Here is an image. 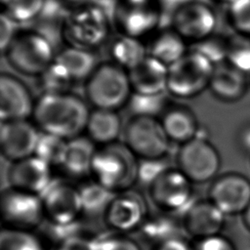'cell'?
<instances>
[{
  "mask_svg": "<svg viewBox=\"0 0 250 250\" xmlns=\"http://www.w3.org/2000/svg\"><path fill=\"white\" fill-rule=\"evenodd\" d=\"M89 114L86 103L74 94L43 93L35 102L32 117L41 132L70 140L86 130Z\"/></svg>",
  "mask_w": 250,
  "mask_h": 250,
  "instance_id": "6da1fadb",
  "label": "cell"
},
{
  "mask_svg": "<svg viewBox=\"0 0 250 250\" xmlns=\"http://www.w3.org/2000/svg\"><path fill=\"white\" fill-rule=\"evenodd\" d=\"M139 158L122 143H112L97 149L91 175L94 181L113 192L130 189L138 182Z\"/></svg>",
  "mask_w": 250,
  "mask_h": 250,
  "instance_id": "7a4b0ae2",
  "label": "cell"
},
{
  "mask_svg": "<svg viewBox=\"0 0 250 250\" xmlns=\"http://www.w3.org/2000/svg\"><path fill=\"white\" fill-rule=\"evenodd\" d=\"M111 23L99 3L74 7L62 20V36L68 46L92 51L107 40Z\"/></svg>",
  "mask_w": 250,
  "mask_h": 250,
  "instance_id": "3957f363",
  "label": "cell"
},
{
  "mask_svg": "<svg viewBox=\"0 0 250 250\" xmlns=\"http://www.w3.org/2000/svg\"><path fill=\"white\" fill-rule=\"evenodd\" d=\"M132 93L128 71L112 62L98 64L86 80L87 100L96 108L116 110L128 104Z\"/></svg>",
  "mask_w": 250,
  "mask_h": 250,
  "instance_id": "277c9868",
  "label": "cell"
},
{
  "mask_svg": "<svg viewBox=\"0 0 250 250\" xmlns=\"http://www.w3.org/2000/svg\"><path fill=\"white\" fill-rule=\"evenodd\" d=\"M4 54L13 68L29 76L41 75L56 58L51 40L33 29L18 31Z\"/></svg>",
  "mask_w": 250,
  "mask_h": 250,
  "instance_id": "5b68a950",
  "label": "cell"
},
{
  "mask_svg": "<svg viewBox=\"0 0 250 250\" xmlns=\"http://www.w3.org/2000/svg\"><path fill=\"white\" fill-rule=\"evenodd\" d=\"M215 67L202 54L188 49L184 57L168 66L167 91L177 98H194L209 88Z\"/></svg>",
  "mask_w": 250,
  "mask_h": 250,
  "instance_id": "8992f818",
  "label": "cell"
},
{
  "mask_svg": "<svg viewBox=\"0 0 250 250\" xmlns=\"http://www.w3.org/2000/svg\"><path fill=\"white\" fill-rule=\"evenodd\" d=\"M124 142L139 159H157L164 158L171 141L156 117L133 116L126 124Z\"/></svg>",
  "mask_w": 250,
  "mask_h": 250,
  "instance_id": "52a82bcc",
  "label": "cell"
},
{
  "mask_svg": "<svg viewBox=\"0 0 250 250\" xmlns=\"http://www.w3.org/2000/svg\"><path fill=\"white\" fill-rule=\"evenodd\" d=\"M177 167L191 183L213 180L219 172L221 157L206 137L196 136L181 145L176 155Z\"/></svg>",
  "mask_w": 250,
  "mask_h": 250,
  "instance_id": "ba28073f",
  "label": "cell"
},
{
  "mask_svg": "<svg viewBox=\"0 0 250 250\" xmlns=\"http://www.w3.org/2000/svg\"><path fill=\"white\" fill-rule=\"evenodd\" d=\"M0 212L6 228L31 231L45 220L40 195L9 187L0 197Z\"/></svg>",
  "mask_w": 250,
  "mask_h": 250,
  "instance_id": "9c48e42d",
  "label": "cell"
},
{
  "mask_svg": "<svg viewBox=\"0 0 250 250\" xmlns=\"http://www.w3.org/2000/svg\"><path fill=\"white\" fill-rule=\"evenodd\" d=\"M192 183L178 169L168 168L147 188L150 200L169 214H183L193 202Z\"/></svg>",
  "mask_w": 250,
  "mask_h": 250,
  "instance_id": "30bf717a",
  "label": "cell"
},
{
  "mask_svg": "<svg viewBox=\"0 0 250 250\" xmlns=\"http://www.w3.org/2000/svg\"><path fill=\"white\" fill-rule=\"evenodd\" d=\"M162 15L156 2L129 4L116 0L111 14V21L119 34L141 39L150 36L158 29Z\"/></svg>",
  "mask_w": 250,
  "mask_h": 250,
  "instance_id": "8fae6325",
  "label": "cell"
},
{
  "mask_svg": "<svg viewBox=\"0 0 250 250\" xmlns=\"http://www.w3.org/2000/svg\"><path fill=\"white\" fill-rule=\"evenodd\" d=\"M216 26V14L203 0L187 2L171 15V27L192 44L213 35Z\"/></svg>",
  "mask_w": 250,
  "mask_h": 250,
  "instance_id": "7c38bea8",
  "label": "cell"
},
{
  "mask_svg": "<svg viewBox=\"0 0 250 250\" xmlns=\"http://www.w3.org/2000/svg\"><path fill=\"white\" fill-rule=\"evenodd\" d=\"M45 219L53 224L68 225L79 221L82 204L79 188L62 181H52L40 194Z\"/></svg>",
  "mask_w": 250,
  "mask_h": 250,
  "instance_id": "4fadbf2b",
  "label": "cell"
},
{
  "mask_svg": "<svg viewBox=\"0 0 250 250\" xmlns=\"http://www.w3.org/2000/svg\"><path fill=\"white\" fill-rule=\"evenodd\" d=\"M104 217L110 229L125 233L141 229L148 217V208L145 197L130 188L115 194Z\"/></svg>",
  "mask_w": 250,
  "mask_h": 250,
  "instance_id": "5bb4252c",
  "label": "cell"
},
{
  "mask_svg": "<svg viewBox=\"0 0 250 250\" xmlns=\"http://www.w3.org/2000/svg\"><path fill=\"white\" fill-rule=\"evenodd\" d=\"M208 195L226 216L242 215L250 204V181L239 173H226L213 181Z\"/></svg>",
  "mask_w": 250,
  "mask_h": 250,
  "instance_id": "9a60e30c",
  "label": "cell"
},
{
  "mask_svg": "<svg viewBox=\"0 0 250 250\" xmlns=\"http://www.w3.org/2000/svg\"><path fill=\"white\" fill-rule=\"evenodd\" d=\"M40 132L26 119L1 121L0 148L3 157L13 162L34 155Z\"/></svg>",
  "mask_w": 250,
  "mask_h": 250,
  "instance_id": "2e32d148",
  "label": "cell"
},
{
  "mask_svg": "<svg viewBox=\"0 0 250 250\" xmlns=\"http://www.w3.org/2000/svg\"><path fill=\"white\" fill-rule=\"evenodd\" d=\"M7 179L9 187L38 195L53 181L51 166L35 155L13 162Z\"/></svg>",
  "mask_w": 250,
  "mask_h": 250,
  "instance_id": "e0dca14e",
  "label": "cell"
},
{
  "mask_svg": "<svg viewBox=\"0 0 250 250\" xmlns=\"http://www.w3.org/2000/svg\"><path fill=\"white\" fill-rule=\"evenodd\" d=\"M34 104L28 88L19 78L7 73L1 74V121L27 119L33 113Z\"/></svg>",
  "mask_w": 250,
  "mask_h": 250,
  "instance_id": "ac0fdd59",
  "label": "cell"
},
{
  "mask_svg": "<svg viewBox=\"0 0 250 250\" xmlns=\"http://www.w3.org/2000/svg\"><path fill=\"white\" fill-rule=\"evenodd\" d=\"M182 227L195 239L220 234L226 215L209 199L193 201L183 213Z\"/></svg>",
  "mask_w": 250,
  "mask_h": 250,
  "instance_id": "d6986e66",
  "label": "cell"
},
{
  "mask_svg": "<svg viewBox=\"0 0 250 250\" xmlns=\"http://www.w3.org/2000/svg\"><path fill=\"white\" fill-rule=\"evenodd\" d=\"M128 75L133 93L155 95L167 91L168 66L149 55L128 70Z\"/></svg>",
  "mask_w": 250,
  "mask_h": 250,
  "instance_id": "ffe728a7",
  "label": "cell"
},
{
  "mask_svg": "<svg viewBox=\"0 0 250 250\" xmlns=\"http://www.w3.org/2000/svg\"><path fill=\"white\" fill-rule=\"evenodd\" d=\"M209 89L213 96L222 102H237L246 94V75L228 62L221 63L215 67Z\"/></svg>",
  "mask_w": 250,
  "mask_h": 250,
  "instance_id": "44dd1931",
  "label": "cell"
},
{
  "mask_svg": "<svg viewBox=\"0 0 250 250\" xmlns=\"http://www.w3.org/2000/svg\"><path fill=\"white\" fill-rule=\"evenodd\" d=\"M149 37L147 54L167 66L178 62L188 51V42L172 27L157 29Z\"/></svg>",
  "mask_w": 250,
  "mask_h": 250,
  "instance_id": "7402d4cb",
  "label": "cell"
},
{
  "mask_svg": "<svg viewBox=\"0 0 250 250\" xmlns=\"http://www.w3.org/2000/svg\"><path fill=\"white\" fill-rule=\"evenodd\" d=\"M160 121L169 140L180 145L194 139L200 129L194 113L182 105L166 108Z\"/></svg>",
  "mask_w": 250,
  "mask_h": 250,
  "instance_id": "603a6c76",
  "label": "cell"
},
{
  "mask_svg": "<svg viewBox=\"0 0 250 250\" xmlns=\"http://www.w3.org/2000/svg\"><path fill=\"white\" fill-rule=\"evenodd\" d=\"M96 151L95 143L90 138L78 136L67 140L61 167L71 177L80 178L91 175Z\"/></svg>",
  "mask_w": 250,
  "mask_h": 250,
  "instance_id": "cb8c5ba5",
  "label": "cell"
},
{
  "mask_svg": "<svg viewBox=\"0 0 250 250\" xmlns=\"http://www.w3.org/2000/svg\"><path fill=\"white\" fill-rule=\"evenodd\" d=\"M122 129V122L116 110L96 108L89 114L86 131L88 138L102 146L116 142Z\"/></svg>",
  "mask_w": 250,
  "mask_h": 250,
  "instance_id": "d4e9b609",
  "label": "cell"
},
{
  "mask_svg": "<svg viewBox=\"0 0 250 250\" xmlns=\"http://www.w3.org/2000/svg\"><path fill=\"white\" fill-rule=\"evenodd\" d=\"M55 61L62 64L73 81L87 80L98 66L91 50L68 46L56 55Z\"/></svg>",
  "mask_w": 250,
  "mask_h": 250,
  "instance_id": "484cf974",
  "label": "cell"
},
{
  "mask_svg": "<svg viewBox=\"0 0 250 250\" xmlns=\"http://www.w3.org/2000/svg\"><path fill=\"white\" fill-rule=\"evenodd\" d=\"M109 54L112 62L127 71L138 65L148 55L146 45L141 39L123 34H118L113 39Z\"/></svg>",
  "mask_w": 250,
  "mask_h": 250,
  "instance_id": "4316f807",
  "label": "cell"
},
{
  "mask_svg": "<svg viewBox=\"0 0 250 250\" xmlns=\"http://www.w3.org/2000/svg\"><path fill=\"white\" fill-rule=\"evenodd\" d=\"M82 212L90 217L104 216L116 192L109 190L97 182L86 184L79 188Z\"/></svg>",
  "mask_w": 250,
  "mask_h": 250,
  "instance_id": "83f0119b",
  "label": "cell"
},
{
  "mask_svg": "<svg viewBox=\"0 0 250 250\" xmlns=\"http://www.w3.org/2000/svg\"><path fill=\"white\" fill-rule=\"evenodd\" d=\"M47 0H1L2 14L16 23L28 22L45 10Z\"/></svg>",
  "mask_w": 250,
  "mask_h": 250,
  "instance_id": "f1b7e54d",
  "label": "cell"
},
{
  "mask_svg": "<svg viewBox=\"0 0 250 250\" xmlns=\"http://www.w3.org/2000/svg\"><path fill=\"white\" fill-rule=\"evenodd\" d=\"M67 140L45 132H41L35 147L34 155L51 167L62 166Z\"/></svg>",
  "mask_w": 250,
  "mask_h": 250,
  "instance_id": "f546056e",
  "label": "cell"
},
{
  "mask_svg": "<svg viewBox=\"0 0 250 250\" xmlns=\"http://www.w3.org/2000/svg\"><path fill=\"white\" fill-rule=\"evenodd\" d=\"M166 214L165 212L162 215L147 217L140 229L143 234L147 239L155 242V244L179 236V225L172 217Z\"/></svg>",
  "mask_w": 250,
  "mask_h": 250,
  "instance_id": "4dcf8cb0",
  "label": "cell"
},
{
  "mask_svg": "<svg viewBox=\"0 0 250 250\" xmlns=\"http://www.w3.org/2000/svg\"><path fill=\"white\" fill-rule=\"evenodd\" d=\"M166 104L167 98L164 93L155 95L132 93L127 104L134 116L156 117L165 111Z\"/></svg>",
  "mask_w": 250,
  "mask_h": 250,
  "instance_id": "1f68e13d",
  "label": "cell"
},
{
  "mask_svg": "<svg viewBox=\"0 0 250 250\" xmlns=\"http://www.w3.org/2000/svg\"><path fill=\"white\" fill-rule=\"evenodd\" d=\"M43 93H66L74 82L65 68L54 61L41 75L38 76Z\"/></svg>",
  "mask_w": 250,
  "mask_h": 250,
  "instance_id": "d6a6232c",
  "label": "cell"
},
{
  "mask_svg": "<svg viewBox=\"0 0 250 250\" xmlns=\"http://www.w3.org/2000/svg\"><path fill=\"white\" fill-rule=\"evenodd\" d=\"M226 62L245 75L250 74V39L248 35L236 33V35L229 39Z\"/></svg>",
  "mask_w": 250,
  "mask_h": 250,
  "instance_id": "836d02e7",
  "label": "cell"
},
{
  "mask_svg": "<svg viewBox=\"0 0 250 250\" xmlns=\"http://www.w3.org/2000/svg\"><path fill=\"white\" fill-rule=\"evenodd\" d=\"M0 250H43V247L31 231L6 228L0 234Z\"/></svg>",
  "mask_w": 250,
  "mask_h": 250,
  "instance_id": "e575fe53",
  "label": "cell"
},
{
  "mask_svg": "<svg viewBox=\"0 0 250 250\" xmlns=\"http://www.w3.org/2000/svg\"><path fill=\"white\" fill-rule=\"evenodd\" d=\"M189 49L202 54L213 64L219 65L227 62L229 39H223L213 34L201 41L193 43Z\"/></svg>",
  "mask_w": 250,
  "mask_h": 250,
  "instance_id": "d590c367",
  "label": "cell"
},
{
  "mask_svg": "<svg viewBox=\"0 0 250 250\" xmlns=\"http://www.w3.org/2000/svg\"><path fill=\"white\" fill-rule=\"evenodd\" d=\"M228 5L229 20L234 30L250 35V0H234Z\"/></svg>",
  "mask_w": 250,
  "mask_h": 250,
  "instance_id": "8d00e7d4",
  "label": "cell"
},
{
  "mask_svg": "<svg viewBox=\"0 0 250 250\" xmlns=\"http://www.w3.org/2000/svg\"><path fill=\"white\" fill-rule=\"evenodd\" d=\"M169 167L163 158L139 159L138 182L148 187L161 173Z\"/></svg>",
  "mask_w": 250,
  "mask_h": 250,
  "instance_id": "74e56055",
  "label": "cell"
},
{
  "mask_svg": "<svg viewBox=\"0 0 250 250\" xmlns=\"http://www.w3.org/2000/svg\"><path fill=\"white\" fill-rule=\"evenodd\" d=\"M98 250H141L140 246L132 239L121 233L107 235L97 239Z\"/></svg>",
  "mask_w": 250,
  "mask_h": 250,
  "instance_id": "f35d334b",
  "label": "cell"
},
{
  "mask_svg": "<svg viewBox=\"0 0 250 250\" xmlns=\"http://www.w3.org/2000/svg\"><path fill=\"white\" fill-rule=\"evenodd\" d=\"M192 250H235L232 242L221 235H213L205 238L196 239V242L191 246Z\"/></svg>",
  "mask_w": 250,
  "mask_h": 250,
  "instance_id": "ab89813d",
  "label": "cell"
},
{
  "mask_svg": "<svg viewBox=\"0 0 250 250\" xmlns=\"http://www.w3.org/2000/svg\"><path fill=\"white\" fill-rule=\"evenodd\" d=\"M57 250H98L97 239L76 234L60 242Z\"/></svg>",
  "mask_w": 250,
  "mask_h": 250,
  "instance_id": "60d3db41",
  "label": "cell"
},
{
  "mask_svg": "<svg viewBox=\"0 0 250 250\" xmlns=\"http://www.w3.org/2000/svg\"><path fill=\"white\" fill-rule=\"evenodd\" d=\"M18 30L16 22L1 13L0 15V48L2 53L7 49Z\"/></svg>",
  "mask_w": 250,
  "mask_h": 250,
  "instance_id": "b9f144b4",
  "label": "cell"
},
{
  "mask_svg": "<svg viewBox=\"0 0 250 250\" xmlns=\"http://www.w3.org/2000/svg\"><path fill=\"white\" fill-rule=\"evenodd\" d=\"M153 250H192L191 246L188 245L180 236L166 239L164 241L155 244Z\"/></svg>",
  "mask_w": 250,
  "mask_h": 250,
  "instance_id": "7bdbcfd3",
  "label": "cell"
},
{
  "mask_svg": "<svg viewBox=\"0 0 250 250\" xmlns=\"http://www.w3.org/2000/svg\"><path fill=\"white\" fill-rule=\"evenodd\" d=\"M189 1L191 0H156L157 5L160 8L162 14L166 12V13H169L170 15H172V13L175 10H177L180 6Z\"/></svg>",
  "mask_w": 250,
  "mask_h": 250,
  "instance_id": "ee69618b",
  "label": "cell"
},
{
  "mask_svg": "<svg viewBox=\"0 0 250 250\" xmlns=\"http://www.w3.org/2000/svg\"><path fill=\"white\" fill-rule=\"evenodd\" d=\"M239 142L242 147L246 151L250 152V128H246L241 132L239 136Z\"/></svg>",
  "mask_w": 250,
  "mask_h": 250,
  "instance_id": "f6af8a7d",
  "label": "cell"
},
{
  "mask_svg": "<svg viewBox=\"0 0 250 250\" xmlns=\"http://www.w3.org/2000/svg\"><path fill=\"white\" fill-rule=\"evenodd\" d=\"M64 2H67L74 7H79V6H86V5H91V4H97L100 2V0H63Z\"/></svg>",
  "mask_w": 250,
  "mask_h": 250,
  "instance_id": "bcb514c9",
  "label": "cell"
},
{
  "mask_svg": "<svg viewBox=\"0 0 250 250\" xmlns=\"http://www.w3.org/2000/svg\"><path fill=\"white\" fill-rule=\"evenodd\" d=\"M242 220L245 228L250 231V204L242 214Z\"/></svg>",
  "mask_w": 250,
  "mask_h": 250,
  "instance_id": "7dc6e473",
  "label": "cell"
},
{
  "mask_svg": "<svg viewBox=\"0 0 250 250\" xmlns=\"http://www.w3.org/2000/svg\"><path fill=\"white\" fill-rule=\"evenodd\" d=\"M118 1L124 2V3H129V4H148V3L156 2V0H118Z\"/></svg>",
  "mask_w": 250,
  "mask_h": 250,
  "instance_id": "c3c4849f",
  "label": "cell"
},
{
  "mask_svg": "<svg viewBox=\"0 0 250 250\" xmlns=\"http://www.w3.org/2000/svg\"><path fill=\"white\" fill-rule=\"evenodd\" d=\"M218 1L225 2V3H227V4H229V3H231V2H232V1H234V0H218Z\"/></svg>",
  "mask_w": 250,
  "mask_h": 250,
  "instance_id": "681fc988",
  "label": "cell"
}]
</instances>
